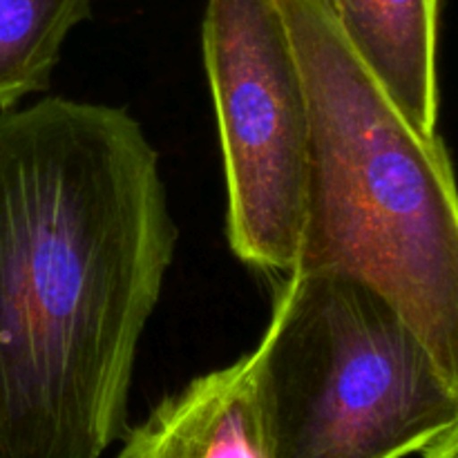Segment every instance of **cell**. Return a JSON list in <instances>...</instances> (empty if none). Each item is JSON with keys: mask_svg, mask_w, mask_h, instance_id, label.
Listing matches in <instances>:
<instances>
[{"mask_svg": "<svg viewBox=\"0 0 458 458\" xmlns=\"http://www.w3.org/2000/svg\"><path fill=\"white\" fill-rule=\"evenodd\" d=\"M92 0H0V112L49 85L63 45Z\"/></svg>", "mask_w": 458, "mask_h": 458, "instance_id": "cell-7", "label": "cell"}, {"mask_svg": "<svg viewBox=\"0 0 458 458\" xmlns=\"http://www.w3.org/2000/svg\"><path fill=\"white\" fill-rule=\"evenodd\" d=\"M311 110L293 271L360 277L394 304L458 392V186L438 134L403 116L329 0H276Z\"/></svg>", "mask_w": 458, "mask_h": 458, "instance_id": "cell-2", "label": "cell"}, {"mask_svg": "<svg viewBox=\"0 0 458 458\" xmlns=\"http://www.w3.org/2000/svg\"><path fill=\"white\" fill-rule=\"evenodd\" d=\"M253 352L273 458H405L458 419V392L428 347L349 273L277 280Z\"/></svg>", "mask_w": 458, "mask_h": 458, "instance_id": "cell-3", "label": "cell"}, {"mask_svg": "<svg viewBox=\"0 0 458 458\" xmlns=\"http://www.w3.org/2000/svg\"><path fill=\"white\" fill-rule=\"evenodd\" d=\"M121 441L116 458H273L255 352L165 396Z\"/></svg>", "mask_w": 458, "mask_h": 458, "instance_id": "cell-5", "label": "cell"}, {"mask_svg": "<svg viewBox=\"0 0 458 458\" xmlns=\"http://www.w3.org/2000/svg\"><path fill=\"white\" fill-rule=\"evenodd\" d=\"M174 249L159 155L128 110L0 112V458H98L123 438Z\"/></svg>", "mask_w": 458, "mask_h": 458, "instance_id": "cell-1", "label": "cell"}, {"mask_svg": "<svg viewBox=\"0 0 458 458\" xmlns=\"http://www.w3.org/2000/svg\"><path fill=\"white\" fill-rule=\"evenodd\" d=\"M423 458H458V419L425 447Z\"/></svg>", "mask_w": 458, "mask_h": 458, "instance_id": "cell-8", "label": "cell"}, {"mask_svg": "<svg viewBox=\"0 0 458 458\" xmlns=\"http://www.w3.org/2000/svg\"><path fill=\"white\" fill-rule=\"evenodd\" d=\"M201 52L217 112L228 244L277 282L298 264L311 110L276 0H206Z\"/></svg>", "mask_w": 458, "mask_h": 458, "instance_id": "cell-4", "label": "cell"}, {"mask_svg": "<svg viewBox=\"0 0 458 458\" xmlns=\"http://www.w3.org/2000/svg\"><path fill=\"white\" fill-rule=\"evenodd\" d=\"M340 30L394 106L438 134V0H329Z\"/></svg>", "mask_w": 458, "mask_h": 458, "instance_id": "cell-6", "label": "cell"}]
</instances>
